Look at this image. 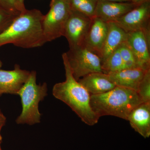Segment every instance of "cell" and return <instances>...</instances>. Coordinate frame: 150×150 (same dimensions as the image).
<instances>
[{
    "label": "cell",
    "mask_w": 150,
    "mask_h": 150,
    "mask_svg": "<svg viewBox=\"0 0 150 150\" xmlns=\"http://www.w3.org/2000/svg\"><path fill=\"white\" fill-rule=\"evenodd\" d=\"M6 122V118L0 110V133L3 126H4Z\"/></svg>",
    "instance_id": "24"
},
{
    "label": "cell",
    "mask_w": 150,
    "mask_h": 150,
    "mask_svg": "<svg viewBox=\"0 0 150 150\" xmlns=\"http://www.w3.org/2000/svg\"><path fill=\"white\" fill-rule=\"evenodd\" d=\"M101 69L103 73L105 74L115 72L125 69L118 48L101 62Z\"/></svg>",
    "instance_id": "17"
},
{
    "label": "cell",
    "mask_w": 150,
    "mask_h": 150,
    "mask_svg": "<svg viewBox=\"0 0 150 150\" xmlns=\"http://www.w3.org/2000/svg\"><path fill=\"white\" fill-rule=\"evenodd\" d=\"M150 1L137 6L114 22L125 32L150 29Z\"/></svg>",
    "instance_id": "9"
},
{
    "label": "cell",
    "mask_w": 150,
    "mask_h": 150,
    "mask_svg": "<svg viewBox=\"0 0 150 150\" xmlns=\"http://www.w3.org/2000/svg\"><path fill=\"white\" fill-rule=\"evenodd\" d=\"M150 29L128 33L126 42L133 52L137 64L145 70L150 69Z\"/></svg>",
    "instance_id": "8"
},
{
    "label": "cell",
    "mask_w": 150,
    "mask_h": 150,
    "mask_svg": "<svg viewBox=\"0 0 150 150\" xmlns=\"http://www.w3.org/2000/svg\"><path fill=\"white\" fill-rule=\"evenodd\" d=\"M2 140V137L1 133H0V146H1V143Z\"/></svg>",
    "instance_id": "27"
},
{
    "label": "cell",
    "mask_w": 150,
    "mask_h": 150,
    "mask_svg": "<svg viewBox=\"0 0 150 150\" xmlns=\"http://www.w3.org/2000/svg\"><path fill=\"white\" fill-rule=\"evenodd\" d=\"M147 71L141 68H131L107 74L110 80L116 86L130 89L137 92L140 83Z\"/></svg>",
    "instance_id": "14"
},
{
    "label": "cell",
    "mask_w": 150,
    "mask_h": 150,
    "mask_svg": "<svg viewBox=\"0 0 150 150\" xmlns=\"http://www.w3.org/2000/svg\"><path fill=\"white\" fill-rule=\"evenodd\" d=\"M0 150H1V146H0Z\"/></svg>",
    "instance_id": "29"
},
{
    "label": "cell",
    "mask_w": 150,
    "mask_h": 150,
    "mask_svg": "<svg viewBox=\"0 0 150 150\" xmlns=\"http://www.w3.org/2000/svg\"><path fill=\"white\" fill-rule=\"evenodd\" d=\"M127 121L137 133L145 139L150 136V102H143L129 113Z\"/></svg>",
    "instance_id": "13"
},
{
    "label": "cell",
    "mask_w": 150,
    "mask_h": 150,
    "mask_svg": "<svg viewBox=\"0 0 150 150\" xmlns=\"http://www.w3.org/2000/svg\"><path fill=\"white\" fill-rule=\"evenodd\" d=\"M47 83L37 84L36 71L30 72L27 81L17 93L22 106L21 113L16 119L17 124L33 125L40 123L41 114L38 105L47 95Z\"/></svg>",
    "instance_id": "4"
},
{
    "label": "cell",
    "mask_w": 150,
    "mask_h": 150,
    "mask_svg": "<svg viewBox=\"0 0 150 150\" xmlns=\"http://www.w3.org/2000/svg\"><path fill=\"white\" fill-rule=\"evenodd\" d=\"M43 17L41 12L36 9L21 12L0 33V47L8 44L23 48L43 46L46 43L43 33Z\"/></svg>",
    "instance_id": "1"
},
{
    "label": "cell",
    "mask_w": 150,
    "mask_h": 150,
    "mask_svg": "<svg viewBox=\"0 0 150 150\" xmlns=\"http://www.w3.org/2000/svg\"></svg>",
    "instance_id": "30"
},
{
    "label": "cell",
    "mask_w": 150,
    "mask_h": 150,
    "mask_svg": "<svg viewBox=\"0 0 150 150\" xmlns=\"http://www.w3.org/2000/svg\"><path fill=\"white\" fill-rule=\"evenodd\" d=\"M137 92L142 102H150V69L146 72Z\"/></svg>",
    "instance_id": "20"
},
{
    "label": "cell",
    "mask_w": 150,
    "mask_h": 150,
    "mask_svg": "<svg viewBox=\"0 0 150 150\" xmlns=\"http://www.w3.org/2000/svg\"><path fill=\"white\" fill-rule=\"evenodd\" d=\"M50 9L44 15L43 30L46 43L64 36L71 9L67 0H51Z\"/></svg>",
    "instance_id": "5"
},
{
    "label": "cell",
    "mask_w": 150,
    "mask_h": 150,
    "mask_svg": "<svg viewBox=\"0 0 150 150\" xmlns=\"http://www.w3.org/2000/svg\"><path fill=\"white\" fill-rule=\"evenodd\" d=\"M97 1H108L118 2H130L131 0H97Z\"/></svg>",
    "instance_id": "26"
},
{
    "label": "cell",
    "mask_w": 150,
    "mask_h": 150,
    "mask_svg": "<svg viewBox=\"0 0 150 150\" xmlns=\"http://www.w3.org/2000/svg\"><path fill=\"white\" fill-rule=\"evenodd\" d=\"M142 103L137 91L119 86L90 97L92 109L100 118L112 115L127 120L130 112Z\"/></svg>",
    "instance_id": "3"
},
{
    "label": "cell",
    "mask_w": 150,
    "mask_h": 150,
    "mask_svg": "<svg viewBox=\"0 0 150 150\" xmlns=\"http://www.w3.org/2000/svg\"><path fill=\"white\" fill-rule=\"evenodd\" d=\"M0 6L10 11L21 13L18 9L15 0H0Z\"/></svg>",
    "instance_id": "22"
},
{
    "label": "cell",
    "mask_w": 150,
    "mask_h": 150,
    "mask_svg": "<svg viewBox=\"0 0 150 150\" xmlns=\"http://www.w3.org/2000/svg\"><path fill=\"white\" fill-rule=\"evenodd\" d=\"M66 54L73 76L77 81L91 73L103 72L99 56L83 46L70 49Z\"/></svg>",
    "instance_id": "6"
},
{
    "label": "cell",
    "mask_w": 150,
    "mask_h": 150,
    "mask_svg": "<svg viewBox=\"0 0 150 150\" xmlns=\"http://www.w3.org/2000/svg\"><path fill=\"white\" fill-rule=\"evenodd\" d=\"M17 7L19 11H24L26 9L24 4V0H15Z\"/></svg>",
    "instance_id": "23"
},
{
    "label": "cell",
    "mask_w": 150,
    "mask_h": 150,
    "mask_svg": "<svg viewBox=\"0 0 150 150\" xmlns=\"http://www.w3.org/2000/svg\"><path fill=\"white\" fill-rule=\"evenodd\" d=\"M2 66V62L0 60V69L1 68Z\"/></svg>",
    "instance_id": "28"
},
{
    "label": "cell",
    "mask_w": 150,
    "mask_h": 150,
    "mask_svg": "<svg viewBox=\"0 0 150 150\" xmlns=\"http://www.w3.org/2000/svg\"><path fill=\"white\" fill-rule=\"evenodd\" d=\"M20 13L10 11L0 6V33L8 27Z\"/></svg>",
    "instance_id": "21"
},
{
    "label": "cell",
    "mask_w": 150,
    "mask_h": 150,
    "mask_svg": "<svg viewBox=\"0 0 150 150\" xmlns=\"http://www.w3.org/2000/svg\"><path fill=\"white\" fill-rule=\"evenodd\" d=\"M107 23V36L99 55L101 62L118 49L122 43L126 41L127 38V33L114 22H109Z\"/></svg>",
    "instance_id": "16"
},
{
    "label": "cell",
    "mask_w": 150,
    "mask_h": 150,
    "mask_svg": "<svg viewBox=\"0 0 150 150\" xmlns=\"http://www.w3.org/2000/svg\"><path fill=\"white\" fill-rule=\"evenodd\" d=\"M78 81L91 95L105 93L116 86L110 80L108 75L103 72L89 74Z\"/></svg>",
    "instance_id": "15"
},
{
    "label": "cell",
    "mask_w": 150,
    "mask_h": 150,
    "mask_svg": "<svg viewBox=\"0 0 150 150\" xmlns=\"http://www.w3.org/2000/svg\"><path fill=\"white\" fill-rule=\"evenodd\" d=\"M62 56L66 80L55 84L53 95L70 107L83 123L88 126H93L98 122L100 117L91 106L90 94L74 78L66 53Z\"/></svg>",
    "instance_id": "2"
},
{
    "label": "cell",
    "mask_w": 150,
    "mask_h": 150,
    "mask_svg": "<svg viewBox=\"0 0 150 150\" xmlns=\"http://www.w3.org/2000/svg\"><path fill=\"white\" fill-rule=\"evenodd\" d=\"M119 52L123 60L125 69L139 68L133 52L126 41L123 42L118 47Z\"/></svg>",
    "instance_id": "19"
},
{
    "label": "cell",
    "mask_w": 150,
    "mask_h": 150,
    "mask_svg": "<svg viewBox=\"0 0 150 150\" xmlns=\"http://www.w3.org/2000/svg\"><path fill=\"white\" fill-rule=\"evenodd\" d=\"M137 6L131 2L98 1L94 16L106 23L115 22Z\"/></svg>",
    "instance_id": "11"
},
{
    "label": "cell",
    "mask_w": 150,
    "mask_h": 150,
    "mask_svg": "<svg viewBox=\"0 0 150 150\" xmlns=\"http://www.w3.org/2000/svg\"><path fill=\"white\" fill-rule=\"evenodd\" d=\"M107 32V23L94 17L82 46L99 56Z\"/></svg>",
    "instance_id": "12"
},
{
    "label": "cell",
    "mask_w": 150,
    "mask_h": 150,
    "mask_svg": "<svg viewBox=\"0 0 150 150\" xmlns=\"http://www.w3.org/2000/svg\"><path fill=\"white\" fill-rule=\"evenodd\" d=\"M149 1H150V0H131V2L134 3L137 5H139L142 4V3Z\"/></svg>",
    "instance_id": "25"
},
{
    "label": "cell",
    "mask_w": 150,
    "mask_h": 150,
    "mask_svg": "<svg viewBox=\"0 0 150 150\" xmlns=\"http://www.w3.org/2000/svg\"><path fill=\"white\" fill-rule=\"evenodd\" d=\"M91 20L92 18L83 14L71 10L64 34L69 43L70 49L83 45Z\"/></svg>",
    "instance_id": "7"
},
{
    "label": "cell",
    "mask_w": 150,
    "mask_h": 150,
    "mask_svg": "<svg viewBox=\"0 0 150 150\" xmlns=\"http://www.w3.org/2000/svg\"><path fill=\"white\" fill-rule=\"evenodd\" d=\"M30 74V72L22 69L18 64L11 71L0 69V96L4 93L17 94Z\"/></svg>",
    "instance_id": "10"
},
{
    "label": "cell",
    "mask_w": 150,
    "mask_h": 150,
    "mask_svg": "<svg viewBox=\"0 0 150 150\" xmlns=\"http://www.w3.org/2000/svg\"><path fill=\"white\" fill-rule=\"evenodd\" d=\"M71 10L93 18L94 17L97 0H67Z\"/></svg>",
    "instance_id": "18"
}]
</instances>
